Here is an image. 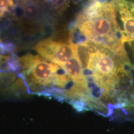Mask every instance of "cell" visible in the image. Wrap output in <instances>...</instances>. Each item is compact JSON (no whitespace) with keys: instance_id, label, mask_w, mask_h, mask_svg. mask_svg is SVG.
Returning <instances> with one entry per match:
<instances>
[{"instance_id":"obj_4","label":"cell","mask_w":134,"mask_h":134,"mask_svg":"<svg viewBox=\"0 0 134 134\" xmlns=\"http://www.w3.org/2000/svg\"><path fill=\"white\" fill-rule=\"evenodd\" d=\"M50 6L58 13H62L69 6L70 0H47Z\"/></svg>"},{"instance_id":"obj_3","label":"cell","mask_w":134,"mask_h":134,"mask_svg":"<svg viewBox=\"0 0 134 134\" xmlns=\"http://www.w3.org/2000/svg\"><path fill=\"white\" fill-rule=\"evenodd\" d=\"M17 76L15 72H0V91H8L12 90Z\"/></svg>"},{"instance_id":"obj_1","label":"cell","mask_w":134,"mask_h":134,"mask_svg":"<svg viewBox=\"0 0 134 134\" xmlns=\"http://www.w3.org/2000/svg\"><path fill=\"white\" fill-rule=\"evenodd\" d=\"M59 65L39 55L27 53L18 60V68L28 92L48 96Z\"/></svg>"},{"instance_id":"obj_5","label":"cell","mask_w":134,"mask_h":134,"mask_svg":"<svg viewBox=\"0 0 134 134\" xmlns=\"http://www.w3.org/2000/svg\"><path fill=\"white\" fill-rule=\"evenodd\" d=\"M10 59L9 56H6V55H0V67L4 66L6 63L8 62Z\"/></svg>"},{"instance_id":"obj_2","label":"cell","mask_w":134,"mask_h":134,"mask_svg":"<svg viewBox=\"0 0 134 134\" xmlns=\"http://www.w3.org/2000/svg\"><path fill=\"white\" fill-rule=\"evenodd\" d=\"M34 50L42 57L60 67L77 54L76 46L70 42L64 43L51 38L40 41L34 47Z\"/></svg>"}]
</instances>
